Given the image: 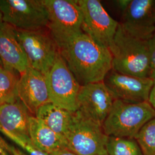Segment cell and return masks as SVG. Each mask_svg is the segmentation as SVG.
Segmentation results:
<instances>
[{
	"mask_svg": "<svg viewBox=\"0 0 155 155\" xmlns=\"http://www.w3.org/2000/svg\"><path fill=\"white\" fill-rule=\"evenodd\" d=\"M58 47L81 86L104 81L112 70L110 50L95 42L83 31L67 39Z\"/></svg>",
	"mask_w": 155,
	"mask_h": 155,
	"instance_id": "6da1fadb",
	"label": "cell"
},
{
	"mask_svg": "<svg viewBox=\"0 0 155 155\" xmlns=\"http://www.w3.org/2000/svg\"><path fill=\"white\" fill-rule=\"evenodd\" d=\"M109 50L112 56V70L129 75L150 78L148 41L130 35L120 23Z\"/></svg>",
	"mask_w": 155,
	"mask_h": 155,
	"instance_id": "7a4b0ae2",
	"label": "cell"
},
{
	"mask_svg": "<svg viewBox=\"0 0 155 155\" xmlns=\"http://www.w3.org/2000/svg\"><path fill=\"white\" fill-rule=\"evenodd\" d=\"M154 117L155 110L148 102L130 103L116 100L102 127L109 137L135 139Z\"/></svg>",
	"mask_w": 155,
	"mask_h": 155,
	"instance_id": "3957f363",
	"label": "cell"
},
{
	"mask_svg": "<svg viewBox=\"0 0 155 155\" xmlns=\"http://www.w3.org/2000/svg\"><path fill=\"white\" fill-rule=\"evenodd\" d=\"M108 138L102 125L81 111L74 112L66 141L67 147L77 155H107Z\"/></svg>",
	"mask_w": 155,
	"mask_h": 155,
	"instance_id": "277c9868",
	"label": "cell"
},
{
	"mask_svg": "<svg viewBox=\"0 0 155 155\" xmlns=\"http://www.w3.org/2000/svg\"><path fill=\"white\" fill-rule=\"evenodd\" d=\"M48 16L47 28L57 46L82 32V14L78 0H43Z\"/></svg>",
	"mask_w": 155,
	"mask_h": 155,
	"instance_id": "5b68a950",
	"label": "cell"
},
{
	"mask_svg": "<svg viewBox=\"0 0 155 155\" xmlns=\"http://www.w3.org/2000/svg\"><path fill=\"white\" fill-rule=\"evenodd\" d=\"M15 32L29 67L46 76L59 54L58 47L50 32H45L44 29L35 31L15 29Z\"/></svg>",
	"mask_w": 155,
	"mask_h": 155,
	"instance_id": "8992f818",
	"label": "cell"
},
{
	"mask_svg": "<svg viewBox=\"0 0 155 155\" xmlns=\"http://www.w3.org/2000/svg\"><path fill=\"white\" fill-rule=\"evenodd\" d=\"M2 21L18 30L47 27L48 16L43 0H0Z\"/></svg>",
	"mask_w": 155,
	"mask_h": 155,
	"instance_id": "52a82bcc",
	"label": "cell"
},
{
	"mask_svg": "<svg viewBox=\"0 0 155 155\" xmlns=\"http://www.w3.org/2000/svg\"><path fill=\"white\" fill-rule=\"evenodd\" d=\"M45 77L51 102L67 110L77 111L78 96L81 85L60 53Z\"/></svg>",
	"mask_w": 155,
	"mask_h": 155,
	"instance_id": "ba28073f",
	"label": "cell"
},
{
	"mask_svg": "<svg viewBox=\"0 0 155 155\" xmlns=\"http://www.w3.org/2000/svg\"><path fill=\"white\" fill-rule=\"evenodd\" d=\"M82 14V31L95 42L109 49L120 23L99 0H78Z\"/></svg>",
	"mask_w": 155,
	"mask_h": 155,
	"instance_id": "9c48e42d",
	"label": "cell"
},
{
	"mask_svg": "<svg viewBox=\"0 0 155 155\" xmlns=\"http://www.w3.org/2000/svg\"><path fill=\"white\" fill-rule=\"evenodd\" d=\"M115 100L104 81L87 83L79 90L78 110L102 126Z\"/></svg>",
	"mask_w": 155,
	"mask_h": 155,
	"instance_id": "30bf717a",
	"label": "cell"
},
{
	"mask_svg": "<svg viewBox=\"0 0 155 155\" xmlns=\"http://www.w3.org/2000/svg\"><path fill=\"white\" fill-rule=\"evenodd\" d=\"M150 78L123 74L111 70L104 81L115 100L130 103L148 102L154 84Z\"/></svg>",
	"mask_w": 155,
	"mask_h": 155,
	"instance_id": "8fae6325",
	"label": "cell"
},
{
	"mask_svg": "<svg viewBox=\"0 0 155 155\" xmlns=\"http://www.w3.org/2000/svg\"><path fill=\"white\" fill-rule=\"evenodd\" d=\"M120 23L130 35L149 40L155 33V0H130Z\"/></svg>",
	"mask_w": 155,
	"mask_h": 155,
	"instance_id": "7c38bea8",
	"label": "cell"
},
{
	"mask_svg": "<svg viewBox=\"0 0 155 155\" xmlns=\"http://www.w3.org/2000/svg\"><path fill=\"white\" fill-rule=\"evenodd\" d=\"M18 95L31 115L35 116L40 107L51 102L45 76L28 67L20 75Z\"/></svg>",
	"mask_w": 155,
	"mask_h": 155,
	"instance_id": "4fadbf2b",
	"label": "cell"
},
{
	"mask_svg": "<svg viewBox=\"0 0 155 155\" xmlns=\"http://www.w3.org/2000/svg\"><path fill=\"white\" fill-rule=\"evenodd\" d=\"M0 59L4 68L22 74L29 66L26 56L17 39L15 29L0 22Z\"/></svg>",
	"mask_w": 155,
	"mask_h": 155,
	"instance_id": "5bb4252c",
	"label": "cell"
},
{
	"mask_svg": "<svg viewBox=\"0 0 155 155\" xmlns=\"http://www.w3.org/2000/svg\"><path fill=\"white\" fill-rule=\"evenodd\" d=\"M31 114L20 100L0 105V130L31 140L29 123Z\"/></svg>",
	"mask_w": 155,
	"mask_h": 155,
	"instance_id": "9a60e30c",
	"label": "cell"
},
{
	"mask_svg": "<svg viewBox=\"0 0 155 155\" xmlns=\"http://www.w3.org/2000/svg\"><path fill=\"white\" fill-rule=\"evenodd\" d=\"M29 136L32 144L47 154L67 147L66 139L33 116L29 118Z\"/></svg>",
	"mask_w": 155,
	"mask_h": 155,
	"instance_id": "2e32d148",
	"label": "cell"
},
{
	"mask_svg": "<svg viewBox=\"0 0 155 155\" xmlns=\"http://www.w3.org/2000/svg\"><path fill=\"white\" fill-rule=\"evenodd\" d=\"M73 114L74 112L67 110L50 102L40 107L35 117L66 140L72 124Z\"/></svg>",
	"mask_w": 155,
	"mask_h": 155,
	"instance_id": "e0dca14e",
	"label": "cell"
},
{
	"mask_svg": "<svg viewBox=\"0 0 155 155\" xmlns=\"http://www.w3.org/2000/svg\"><path fill=\"white\" fill-rule=\"evenodd\" d=\"M20 74L9 68L0 69V105L18 100Z\"/></svg>",
	"mask_w": 155,
	"mask_h": 155,
	"instance_id": "ac0fdd59",
	"label": "cell"
},
{
	"mask_svg": "<svg viewBox=\"0 0 155 155\" xmlns=\"http://www.w3.org/2000/svg\"><path fill=\"white\" fill-rule=\"evenodd\" d=\"M107 155H143L134 139L109 137L106 145Z\"/></svg>",
	"mask_w": 155,
	"mask_h": 155,
	"instance_id": "d6986e66",
	"label": "cell"
},
{
	"mask_svg": "<svg viewBox=\"0 0 155 155\" xmlns=\"http://www.w3.org/2000/svg\"><path fill=\"white\" fill-rule=\"evenodd\" d=\"M134 139L143 155H155V117L141 128Z\"/></svg>",
	"mask_w": 155,
	"mask_h": 155,
	"instance_id": "ffe728a7",
	"label": "cell"
},
{
	"mask_svg": "<svg viewBox=\"0 0 155 155\" xmlns=\"http://www.w3.org/2000/svg\"><path fill=\"white\" fill-rule=\"evenodd\" d=\"M150 51V78L155 81V33L152 37L148 40Z\"/></svg>",
	"mask_w": 155,
	"mask_h": 155,
	"instance_id": "44dd1931",
	"label": "cell"
},
{
	"mask_svg": "<svg viewBox=\"0 0 155 155\" xmlns=\"http://www.w3.org/2000/svg\"><path fill=\"white\" fill-rule=\"evenodd\" d=\"M0 155H12L11 145L0 136Z\"/></svg>",
	"mask_w": 155,
	"mask_h": 155,
	"instance_id": "7402d4cb",
	"label": "cell"
},
{
	"mask_svg": "<svg viewBox=\"0 0 155 155\" xmlns=\"http://www.w3.org/2000/svg\"><path fill=\"white\" fill-rule=\"evenodd\" d=\"M48 155H78L70 150L68 147H65L51 152Z\"/></svg>",
	"mask_w": 155,
	"mask_h": 155,
	"instance_id": "603a6c76",
	"label": "cell"
},
{
	"mask_svg": "<svg viewBox=\"0 0 155 155\" xmlns=\"http://www.w3.org/2000/svg\"><path fill=\"white\" fill-rule=\"evenodd\" d=\"M130 1V0H117L114 1V3L116 4L117 7L121 11L122 13L127 8Z\"/></svg>",
	"mask_w": 155,
	"mask_h": 155,
	"instance_id": "cb8c5ba5",
	"label": "cell"
},
{
	"mask_svg": "<svg viewBox=\"0 0 155 155\" xmlns=\"http://www.w3.org/2000/svg\"><path fill=\"white\" fill-rule=\"evenodd\" d=\"M148 102L155 110V81H154V84L150 93Z\"/></svg>",
	"mask_w": 155,
	"mask_h": 155,
	"instance_id": "d4e9b609",
	"label": "cell"
},
{
	"mask_svg": "<svg viewBox=\"0 0 155 155\" xmlns=\"http://www.w3.org/2000/svg\"><path fill=\"white\" fill-rule=\"evenodd\" d=\"M11 153L12 155H28L22 150L17 148L14 146H11Z\"/></svg>",
	"mask_w": 155,
	"mask_h": 155,
	"instance_id": "484cf974",
	"label": "cell"
},
{
	"mask_svg": "<svg viewBox=\"0 0 155 155\" xmlns=\"http://www.w3.org/2000/svg\"><path fill=\"white\" fill-rule=\"evenodd\" d=\"M2 67H4V66H3V64H2V61H1V59H0V69H1Z\"/></svg>",
	"mask_w": 155,
	"mask_h": 155,
	"instance_id": "4316f807",
	"label": "cell"
},
{
	"mask_svg": "<svg viewBox=\"0 0 155 155\" xmlns=\"http://www.w3.org/2000/svg\"><path fill=\"white\" fill-rule=\"evenodd\" d=\"M2 21V15H1V12L0 11V22Z\"/></svg>",
	"mask_w": 155,
	"mask_h": 155,
	"instance_id": "83f0119b",
	"label": "cell"
}]
</instances>
